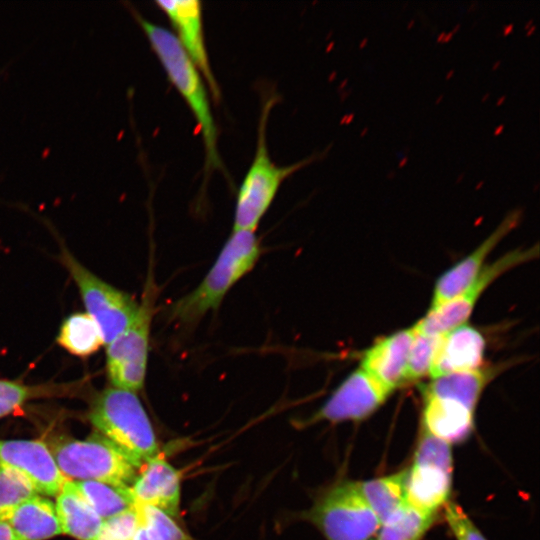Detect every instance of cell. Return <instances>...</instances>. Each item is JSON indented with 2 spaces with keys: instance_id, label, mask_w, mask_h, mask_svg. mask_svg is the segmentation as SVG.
<instances>
[{
  "instance_id": "cell-1",
  "label": "cell",
  "mask_w": 540,
  "mask_h": 540,
  "mask_svg": "<svg viewBox=\"0 0 540 540\" xmlns=\"http://www.w3.org/2000/svg\"><path fill=\"white\" fill-rule=\"evenodd\" d=\"M134 15L168 79L184 99L197 122L205 148L206 170L222 169L218 150V129L208 97L207 84L202 74L173 32L143 18L139 13L135 12Z\"/></svg>"
},
{
  "instance_id": "cell-2",
  "label": "cell",
  "mask_w": 540,
  "mask_h": 540,
  "mask_svg": "<svg viewBox=\"0 0 540 540\" xmlns=\"http://www.w3.org/2000/svg\"><path fill=\"white\" fill-rule=\"evenodd\" d=\"M260 253L255 232L233 230L199 285L171 304L169 318L182 325H193L207 312L216 310L228 291L253 269Z\"/></svg>"
},
{
  "instance_id": "cell-3",
  "label": "cell",
  "mask_w": 540,
  "mask_h": 540,
  "mask_svg": "<svg viewBox=\"0 0 540 540\" xmlns=\"http://www.w3.org/2000/svg\"><path fill=\"white\" fill-rule=\"evenodd\" d=\"M89 418L100 435L138 469L159 455L152 424L136 393L109 387L94 400Z\"/></svg>"
},
{
  "instance_id": "cell-4",
  "label": "cell",
  "mask_w": 540,
  "mask_h": 540,
  "mask_svg": "<svg viewBox=\"0 0 540 540\" xmlns=\"http://www.w3.org/2000/svg\"><path fill=\"white\" fill-rule=\"evenodd\" d=\"M272 104L268 99L262 109L255 155L237 192L233 230L255 232L283 181L310 162L308 159L279 166L272 161L266 144V123Z\"/></svg>"
},
{
  "instance_id": "cell-5",
  "label": "cell",
  "mask_w": 540,
  "mask_h": 540,
  "mask_svg": "<svg viewBox=\"0 0 540 540\" xmlns=\"http://www.w3.org/2000/svg\"><path fill=\"white\" fill-rule=\"evenodd\" d=\"M50 451L69 480H94L130 488L137 476L138 468L100 434L85 440H60Z\"/></svg>"
},
{
  "instance_id": "cell-6",
  "label": "cell",
  "mask_w": 540,
  "mask_h": 540,
  "mask_svg": "<svg viewBox=\"0 0 540 540\" xmlns=\"http://www.w3.org/2000/svg\"><path fill=\"white\" fill-rule=\"evenodd\" d=\"M452 482V445L422 430L407 468L406 502L437 515L450 502Z\"/></svg>"
},
{
  "instance_id": "cell-7",
  "label": "cell",
  "mask_w": 540,
  "mask_h": 540,
  "mask_svg": "<svg viewBox=\"0 0 540 540\" xmlns=\"http://www.w3.org/2000/svg\"><path fill=\"white\" fill-rule=\"evenodd\" d=\"M306 519L326 540H373L380 527L355 481H341L326 489L306 512Z\"/></svg>"
},
{
  "instance_id": "cell-8",
  "label": "cell",
  "mask_w": 540,
  "mask_h": 540,
  "mask_svg": "<svg viewBox=\"0 0 540 540\" xmlns=\"http://www.w3.org/2000/svg\"><path fill=\"white\" fill-rule=\"evenodd\" d=\"M62 261L78 286L87 314L99 327L103 343L110 344L135 321L140 304L98 278L69 252L62 254Z\"/></svg>"
},
{
  "instance_id": "cell-9",
  "label": "cell",
  "mask_w": 540,
  "mask_h": 540,
  "mask_svg": "<svg viewBox=\"0 0 540 540\" xmlns=\"http://www.w3.org/2000/svg\"><path fill=\"white\" fill-rule=\"evenodd\" d=\"M153 303L149 286L135 321L107 345V373L112 387L135 393L144 385Z\"/></svg>"
},
{
  "instance_id": "cell-10",
  "label": "cell",
  "mask_w": 540,
  "mask_h": 540,
  "mask_svg": "<svg viewBox=\"0 0 540 540\" xmlns=\"http://www.w3.org/2000/svg\"><path fill=\"white\" fill-rule=\"evenodd\" d=\"M538 256V246L527 249H515L493 263L485 265L475 280L458 296L430 307L426 315L413 327L422 333L440 336L465 324L474 307L492 282L514 267L531 261Z\"/></svg>"
},
{
  "instance_id": "cell-11",
  "label": "cell",
  "mask_w": 540,
  "mask_h": 540,
  "mask_svg": "<svg viewBox=\"0 0 540 540\" xmlns=\"http://www.w3.org/2000/svg\"><path fill=\"white\" fill-rule=\"evenodd\" d=\"M392 393L359 367L341 382L305 424L364 420L375 413Z\"/></svg>"
},
{
  "instance_id": "cell-12",
  "label": "cell",
  "mask_w": 540,
  "mask_h": 540,
  "mask_svg": "<svg viewBox=\"0 0 540 540\" xmlns=\"http://www.w3.org/2000/svg\"><path fill=\"white\" fill-rule=\"evenodd\" d=\"M23 473L39 494L57 496L67 479L40 440H0V468Z\"/></svg>"
},
{
  "instance_id": "cell-13",
  "label": "cell",
  "mask_w": 540,
  "mask_h": 540,
  "mask_svg": "<svg viewBox=\"0 0 540 540\" xmlns=\"http://www.w3.org/2000/svg\"><path fill=\"white\" fill-rule=\"evenodd\" d=\"M155 5L167 16L180 45L202 74L215 100L220 88L211 69L204 34L202 4L197 0L156 1Z\"/></svg>"
},
{
  "instance_id": "cell-14",
  "label": "cell",
  "mask_w": 540,
  "mask_h": 540,
  "mask_svg": "<svg viewBox=\"0 0 540 540\" xmlns=\"http://www.w3.org/2000/svg\"><path fill=\"white\" fill-rule=\"evenodd\" d=\"M130 486L134 502L149 505L177 518L180 512V472L157 455L145 462Z\"/></svg>"
},
{
  "instance_id": "cell-15",
  "label": "cell",
  "mask_w": 540,
  "mask_h": 540,
  "mask_svg": "<svg viewBox=\"0 0 540 540\" xmlns=\"http://www.w3.org/2000/svg\"><path fill=\"white\" fill-rule=\"evenodd\" d=\"M520 211L505 217L496 230L466 257L446 270L436 281L431 307L443 304L461 294L484 268L485 259L497 244L520 221Z\"/></svg>"
},
{
  "instance_id": "cell-16",
  "label": "cell",
  "mask_w": 540,
  "mask_h": 540,
  "mask_svg": "<svg viewBox=\"0 0 540 540\" xmlns=\"http://www.w3.org/2000/svg\"><path fill=\"white\" fill-rule=\"evenodd\" d=\"M413 327L377 339L364 353L360 368L392 392L405 384Z\"/></svg>"
},
{
  "instance_id": "cell-17",
  "label": "cell",
  "mask_w": 540,
  "mask_h": 540,
  "mask_svg": "<svg viewBox=\"0 0 540 540\" xmlns=\"http://www.w3.org/2000/svg\"><path fill=\"white\" fill-rule=\"evenodd\" d=\"M485 346L483 334L467 323L441 335L430 370L431 378L481 368Z\"/></svg>"
},
{
  "instance_id": "cell-18",
  "label": "cell",
  "mask_w": 540,
  "mask_h": 540,
  "mask_svg": "<svg viewBox=\"0 0 540 540\" xmlns=\"http://www.w3.org/2000/svg\"><path fill=\"white\" fill-rule=\"evenodd\" d=\"M474 418L475 411L457 401L423 395L422 430L451 445L470 436Z\"/></svg>"
},
{
  "instance_id": "cell-19",
  "label": "cell",
  "mask_w": 540,
  "mask_h": 540,
  "mask_svg": "<svg viewBox=\"0 0 540 540\" xmlns=\"http://www.w3.org/2000/svg\"><path fill=\"white\" fill-rule=\"evenodd\" d=\"M56 497L55 508L62 534L78 540H94L103 519L88 504L75 482L67 480Z\"/></svg>"
},
{
  "instance_id": "cell-20",
  "label": "cell",
  "mask_w": 540,
  "mask_h": 540,
  "mask_svg": "<svg viewBox=\"0 0 540 540\" xmlns=\"http://www.w3.org/2000/svg\"><path fill=\"white\" fill-rule=\"evenodd\" d=\"M495 375L494 368H479L434 377L422 388V395L447 398L476 411L479 399Z\"/></svg>"
},
{
  "instance_id": "cell-21",
  "label": "cell",
  "mask_w": 540,
  "mask_h": 540,
  "mask_svg": "<svg viewBox=\"0 0 540 540\" xmlns=\"http://www.w3.org/2000/svg\"><path fill=\"white\" fill-rule=\"evenodd\" d=\"M7 522L21 540H46L62 534L55 505L40 495L20 504Z\"/></svg>"
},
{
  "instance_id": "cell-22",
  "label": "cell",
  "mask_w": 540,
  "mask_h": 540,
  "mask_svg": "<svg viewBox=\"0 0 540 540\" xmlns=\"http://www.w3.org/2000/svg\"><path fill=\"white\" fill-rule=\"evenodd\" d=\"M407 469L355 485L380 524L406 503Z\"/></svg>"
},
{
  "instance_id": "cell-23",
  "label": "cell",
  "mask_w": 540,
  "mask_h": 540,
  "mask_svg": "<svg viewBox=\"0 0 540 540\" xmlns=\"http://www.w3.org/2000/svg\"><path fill=\"white\" fill-rule=\"evenodd\" d=\"M435 519L406 502L380 524L373 540H422Z\"/></svg>"
},
{
  "instance_id": "cell-24",
  "label": "cell",
  "mask_w": 540,
  "mask_h": 540,
  "mask_svg": "<svg viewBox=\"0 0 540 540\" xmlns=\"http://www.w3.org/2000/svg\"><path fill=\"white\" fill-rule=\"evenodd\" d=\"M58 344L69 353L86 357L95 353L103 339L98 325L87 313H74L60 327Z\"/></svg>"
},
{
  "instance_id": "cell-25",
  "label": "cell",
  "mask_w": 540,
  "mask_h": 540,
  "mask_svg": "<svg viewBox=\"0 0 540 540\" xmlns=\"http://www.w3.org/2000/svg\"><path fill=\"white\" fill-rule=\"evenodd\" d=\"M75 485L88 504L103 520L121 513L135 504L130 488L94 480L77 481Z\"/></svg>"
},
{
  "instance_id": "cell-26",
  "label": "cell",
  "mask_w": 540,
  "mask_h": 540,
  "mask_svg": "<svg viewBox=\"0 0 540 540\" xmlns=\"http://www.w3.org/2000/svg\"><path fill=\"white\" fill-rule=\"evenodd\" d=\"M39 495L32 482L21 472L0 468V522H7L23 502Z\"/></svg>"
},
{
  "instance_id": "cell-27",
  "label": "cell",
  "mask_w": 540,
  "mask_h": 540,
  "mask_svg": "<svg viewBox=\"0 0 540 540\" xmlns=\"http://www.w3.org/2000/svg\"><path fill=\"white\" fill-rule=\"evenodd\" d=\"M414 337L409 350L405 375V384L418 381L430 370L440 341V336L428 335L417 331L414 327Z\"/></svg>"
},
{
  "instance_id": "cell-28",
  "label": "cell",
  "mask_w": 540,
  "mask_h": 540,
  "mask_svg": "<svg viewBox=\"0 0 540 540\" xmlns=\"http://www.w3.org/2000/svg\"><path fill=\"white\" fill-rule=\"evenodd\" d=\"M140 526L152 540H191L175 520L165 512L149 505L135 503Z\"/></svg>"
},
{
  "instance_id": "cell-29",
  "label": "cell",
  "mask_w": 540,
  "mask_h": 540,
  "mask_svg": "<svg viewBox=\"0 0 540 540\" xmlns=\"http://www.w3.org/2000/svg\"><path fill=\"white\" fill-rule=\"evenodd\" d=\"M140 527L135 504L127 510L103 520L94 540H133Z\"/></svg>"
},
{
  "instance_id": "cell-30",
  "label": "cell",
  "mask_w": 540,
  "mask_h": 540,
  "mask_svg": "<svg viewBox=\"0 0 540 540\" xmlns=\"http://www.w3.org/2000/svg\"><path fill=\"white\" fill-rule=\"evenodd\" d=\"M443 510L445 521L455 540H488L458 504L450 501Z\"/></svg>"
},
{
  "instance_id": "cell-31",
  "label": "cell",
  "mask_w": 540,
  "mask_h": 540,
  "mask_svg": "<svg viewBox=\"0 0 540 540\" xmlns=\"http://www.w3.org/2000/svg\"><path fill=\"white\" fill-rule=\"evenodd\" d=\"M29 389L21 384L0 380V417L20 407L29 396Z\"/></svg>"
},
{
  "instance_id": "cell-32",
  "label": "cell",
  "mask_w": 540,
  "mask_h": 540,
  "mask_svg": "<svg viewBox=\"0 0 540 540\" xmlns=\"http://www.w3.org/2000/svg\"><path fill=\"white\" fill-rule=\"evenodd\" d=\"M0 540H21L8 522H0Z\"/></svg>"
},
{
  "instance_id": "cell-33",
  "label": "cell",
  "mask_w": 540,
  "mask_h": 540,
  "mask_svg": "<svg viewBox=\"0 0 540 540\" xmlns=\"http://www.w3.org/2000/svg\"><path fill=\"white\" fill-rule=\"evenodd\" d=\"M133 540H152L143 527H139Z\"/></svg>"
},
{
  "instance_id": "cell-34",
  "label": "cell",
  "mask_w": 540,
  "mask_h": 540,
  "mask_svg": "<svg viewBox=\"0 0 540 540\" xmlns=\"http://www.w3.org/2000/svg\"><path fill=\"white\" fill-rule=\"evenodd\" d=\"M513 28V24H508L507 26H505L503 30V35L508 36L513 31Z\"/></svg>"
},
{
  "instance_id": "cell-35",
  "label": "cell",
  "mask_w": 540,
  "mask_h": 540,
  "mask_svg": "<svg viewBox=\"0 0 540 540\" xmlns=\"http://www.w3.org/2000/svg\"><path fill=\"white\" fill-rule=\"evenodd\" d=\"M503 130H504V125H499V126L495 129L494 135H495V136H498L499 134H501V133L503 132Z\"/></svg>"
},
{
  "instance_id": "cell-36",
  "label": "cell",
  "mask_w": 540,
  "mask_h": 540,
  "mask_svg": "<svg viewBox=\"0 0 540 540\" xmlns=\"http://www.w3.org/2000/svg\"><path fill=\"white\" fill-rule=\"evenodd\" d=\"M535 30H536V26H535V25H532V26L530 27V29L528 30V32L526 33V36H527V37H530L531 35L534 34Z\"/></svg>"
},
{
  "instance_id": "cell-37",
  "label": "cell",
  "mask_w": 540,
  "mask_h": 540,
  "mask_svg": "<svg viewBox=\"0 0 540 540\" xmlns=\"http://www.w3.org/2000/svg\"><path fill=\"white\" fill-rule=\"evenodd\" d=\"M452 37H453V34L451 32L446 34L445 37H444L443 43L449 42Z\"/></svg>"
},
{
  "instance_id": "cell-38",
  "label": "cell",
  "mask_w": 540,
  "mask_h": 540,
  "mask_svg": "<svg viewBox=\"0 0 540 540\" xmlns=\"http://www.w3.org/2000/svg\"><path fill=\"white\" fill-rule=\"evenodd\" d=\"M445 35H446V33L442 32V33L438 36L437 42H438V43L443 42Z\"/></svg>"
},
{
  "instance_id": "cell-39",
  "label": "cell",
  "mask_w": 540,
  "mask_h": 540,
  "mask_svg": "<svg viewBox=\"0 0 540 540\" xmlns=\"http://www.w3.org/2000/svg\"><path fill=\"white\" fill-rule=\"evenodd\" d=\"M367 43H368V39H367V38H364V39H362V41H361L359 47L362 49V48H364V47L367 45Z\"/></svg>"
},
{
  "instance_id": "cell-40",
  "label": "cell",
  "mask_w": 540,
  "mask_h": 540,
  "mask_svg": "<svg viewBox=\"0 0 540 540\" xmlns=\"http://www.w3.org/2000/svg\"><path fill=\"white\" fill-rule=\"evenodd\" d=\"M506 97L505 96H501L498 100H497V106H500L504 103Z\"/></svg>"
},
{
  "instance_id": "cell-41",
  "label": "cell",
  "mask_w": 540,
  "mask_h": 540,
  "mask_svg": "<svg viewBox=\"0 0 540 540\" xmlns=\"http://www.w3.org/2000/svg\"><path fill=\"white\" fill-rule=\"evenodd\" d=\"M407 161H408V159L406 157L403 158L399 163V167L402 168L403 166H405Z\"/></svg>"
},
{
  "instance_id": "cell-42",
  "label": "cell",
  "mask_w": 540,
  "mask_h": 540,
  "mask_svg": "<svg viewBox=\"0 0 540 540\" xmlns=\"http://www.w3.org/2000/svg\"><path fill=\"white\" fill-rule=\"evenodd\" d=\"M500 64H501V61L495 62V64L492 66V70H494V71L497 70L498 67L500 66Z\"/></svg>"
},
{
  "instance_id": "cell-43",
  "label": "cell",
  "mask_w": 540,
  "mask_h": 540,
  "mask_svg": "<svg viewBox=\"0 0 540 540\" xmlns=\"http://www.w3.org/2000/svg\"><path fill=\"white\" fill-rule=\"evenodd\" d=\"M454 75V70H450L446 75V80H449Z\"/></svg>"
},
{
  "instance_id": "cell-44",
  "label": "cell",
  "mask_w": 540,
  "mask_h": 540,
  "mask_svg": "<svg viewBox=\"0 0 540 540\" xmlns=\"http://www.w3.org/2000/svg\"><path fill=\"white\" fill-rule=\"evenodd\" d=\"M532 24H533V20L531 19V20H529V21L526 23L525 29H528L529 27H531Z\"/></svg>"
},
{
  "instance_id": "cell-45",
  "label": "cell",
  "mask_w": 540,
  "mask_h": 540,
  "mask_svg": "<svg viewBox=\"0 0 540 540\" xmlns=\"http://www.w3.org/2000/svg\"><path fill=\"white\" fill-rule=\"evenodd\" d=\"M460 29V24H457L451 33L454 35Z\"/></svg>"
},
{
  "instance_id": "cell-46",
  "label": "cell",
  "mask_w": 540,
  "mask_h": 540,
  "mask_svg": "<svg viewBox=\"0 0 540 540\" xmlns=\"http://www.w3.org/2000/svg\"><path fill=\"white\" fill-rule=\"evenodd\" d=\"M443 99V95L441 94L435 101V104H439Z\"/></svg>"
},
{
  "instance_id": "cell-47",
  "label": "cell",
  "mask_w": 540,
  "mask_h": 540,
  "mask_svg": "<svg viewBox=\"0 0 540 540\" xmlns=\"http://www.w3.org/2000/svg\"><path fill=\"white\" fill-rule=\"evenodd\" d=\"M414 25V20L410 21L408 26H407V29H411V27H413Z\"/></svg>"
},
{
  "instance_id": "cell-48",
  "label": "cell",
  "mask_w": 540,
  "mask_h": 540,
  "mask_svg": "<svg viewBox=\"0 0 540 540\" xmlns=\"http://www.w3.org/2000/svg\"><path fill=\"white\" fill-rule=\"evenodd\" d=\"M488 97H489V93L485 94V95L483 96V98H482V101H483V102L486 101V100L488 99Z\"/></svg>"
},
{
  "instance_id": "cell-49",
  "label": "cell",
  "mask_w": 540,
  "mask_h": 540,
  "mask_svg": "<svg viewBox=\"0 0 540 540\" xmlns=\"http://www.w3.org/2000/svg\"><path fill=\"white\" fill-rule=\"evenodd\" d=\"M368 131V128H364L361 132V136H364Z\"/></svg>"
},
{
  "instance_id": "cell-50",
  "label": "cell",
  "mask_w": 540,
  "mask_h": 540,
  "mask_svg": "<svg viewBox=\"0 0 540 540\" xmlns=\"http://www.w3.org/2000/svg\"><path fill=\"white\" fill-rule=\"evenodd\" d=\"M484 184V181H480L478 185L476 186V189H479Z\"/></svg>"
},
{
  "instance_id": "cell-51",
  "label": "cell",
  "mask_w": 540,
  "mask_h": 540,
  "mask_svg": "<svg viewBox=\"0 0 540 540\" xmlns=\"http://www.w3.org/2000/svg\"><path fill=\"white\" fill-rule=\"evenodd\" d=\"M353 117H354V115H353V114H350L349 120H347V123H350V122L352 121Z\"/></svg>"
}]
</instances>
